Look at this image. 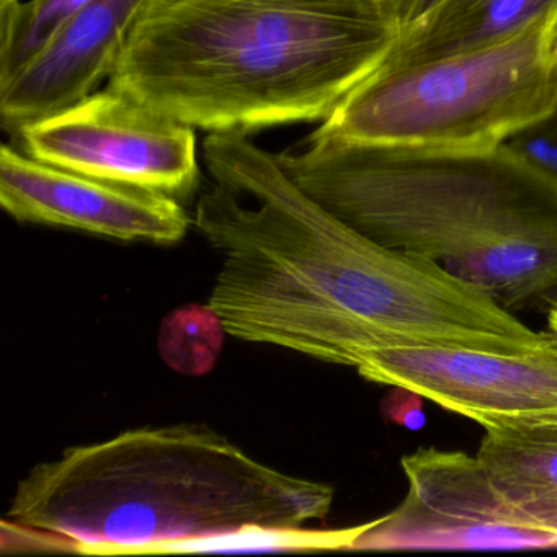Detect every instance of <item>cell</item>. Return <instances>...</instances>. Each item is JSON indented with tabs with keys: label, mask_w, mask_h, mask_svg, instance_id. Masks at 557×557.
<instances>
[{
	"label": "cell",
	"mask_w": 557,
	"mask_h": 557,
	"mask_svg": "<svg viewBox=\"0 0 557 557\" xmlns=\"http://www.w3.org/2000/svg\"><path fill=\"white\" fill-rule=\"evenodd\" d=\"M145 0H90L17 76L0 87L2 126L18 133L86 99L112 74L129 24Z\"/></svg>",
	"instance_id": "cell-10"
},
{
	"label": "cell",
	"mask_w": 557,
	"mask_h": 557,
	"mask_svg": "<svg viewBox=\"0 0 557 557\" xmlns=\"http://www.w3.org/2000/svg\"><path fill=\"white\" fill-rule=\"evenodd\" d=\"M226 334L210 302L182 306L162 321L159 354L171 370L185 376H203L216 364Z\"/></svg>",
	"instance_id": "cell-15"
},
{
	"label": "cell",
	"mask_w": 557,
	"mask_h": 557,
	"mask_svg": "<svg viewBox=\"0 0 557 557\" xmlns=\"http://www.w3.org/2000/svg\"><path fill=\"white\" fill-rule=\"evenodd\" d=\"M423 400L425 397L420 396L416 391L393 386V389L384 396L383 403H381V412L389 422L417 432L426 422Z\"/></svg>",
	"instance_id": "cell-17"
},
{
	"label": "cell",
	"mask_w": 557,
	"mask_h": 557,
	"mask_svg": "<svg viewBox=\"0 0 557 557\" xmlns=\"http://www.w3.org/2000/svg\"><path fill=\"white\" fill-rule=\"evenodd\" d=\"M275 154L335 216L432 260L507 311L557 301V172L507 146L458 151L308 138Z\"/></svg>",
	"instance_id": "cell-3"
},
{
	"label": "cell",
	"mask_w": 557,
	"mask_h": 557,
	"mask_svg": "<svg viewBox=\"0 0 557 557\" xmlns=\"http://www.w3.org/2000/svg\"><path fill=\"white\" fill-rule=\"evenodd\" d=\"M400 466L406 498L368 521L350 550L557 549V534L515 507L478 455L422 448Z\"/></svg>",
	"instance_id": "cell-7"
},
{
	"label": "cell",
	"mask_w": 557,
	"mask_h": 557,
	"mask_svg": "<svg viewBox=\"0 0 557 557\" xmlns=\"http://www.w3.org/2000/svg\"><path fill=\"white\" fill-rule=\"evenodd\" d=\"M367 523L338 530L311 528L247 527L234 533L218 534L195 540L168 541L143 547L136 556H164V554L260 553V550H350Z\"/></svg>",
	"instance_id": "cell-13"
},
{
	"label": "cell",
	"mask_w": 557,
	"mask_h": 557,
	"mask_svg": "<svg viewBox=\"0 0 557 557\" xmlns=\"http://www.w3.org/2000/svg\"><path fill=\"white\" fill-rule=\"evenodd\" d=\"M358 374L416 391L485 432L557 430V334L527 354L403 347L368 351Z\"/></svg>",
	"instance_id": "cell-8"
},
{
	"label": "cell",
	"mask_w": 557,
	"mask_h": 557,
	"mask_svg": "<svg viewBox=\"0 0 557 557\" xmlns=\"http://www.w3.org/2000/svg\"><path fill=\"white\" fill-rule=\"evenodd\" d=\"M37 161L182 201L200 185L195 128L107 87L18 133Z\"/></svg>",
	"instance_id": "cell-6"
},
{
	"label": "cell",
	"mask_w": 557,
	"mask_h": 557,
	"mask_svg": "<svg viewBox=\"0 0 557 557\" xmlns=\"http://www.w3.org/2000/svg\"><path fill=\"white\" fill-rule=\"evenodd\" d=\"M547 331L557 334V301L547 311Z\"/></svg>",
	"instance_id": "cell-19"
},
{
	"label": "cell",
	"mask_w": 557,
	"mask_h": 557,
	"mask_svg": "<svg viewBox=\"0 0 557 557\" xmlns=\"http://www.w3.org/2000/svg\"><path fill=\"white\" fill-rule=\"evenodd\" d=\"M397 38L380 0H145L109 86L208 133L322 123Z\"/></svg>",
	"instance_id": "cell-2"
},
{
	"label": "cell",
	"mask_w": 557,
	"mask_h": 557,
	"mask_svg": "<svg viewBox=\"0 0 557 557\" xmlns=\"http://www.w3.org/2000/svg\"><path fill=\"white\" fill-rule=\"evenodd\" d=\"M334 487L247 455L197 423L141 426L67 448L15 488L9 520L73 537L83 556H136L168 541L322 521Z\"/></svg>",
	"instance_id": "cell-4"
},
{
	"label": "cell",
	"mask_w": 557,
	"mask_h": 557,
	"mask_svg": "<svg viewBox=\"0 0 557 557\" xmlns=\"http://www.w3.org/2000/svg\"><path fill=\"white\" fill-rule=\"evenodd\" d=\"M90 0H0V87L17 76Z\"/></svg>",
	"instance_id": "cell-14"
},
{
	"label": "cell",
	"mask_w": 557,
	"mask_h": 557,
	"mask_svg": "<svg viewBox=\"0 0 557 557\" xmlns=\"http://www.w3.org/2000/svg\"><path fill=\"white\" fill-rule=\"evenodd\" d=\"M557 113V5L500 40L380 70L311 138L478 151Z\"/></svg>",
	"instance_id": "cell-5"
},
{
	"label": "cell",
	"mask_w": 557,
	"mask_h": 557,
	"mask_svg": "<svg viewBox=\"0 0 557 557\" xmlns=\"http://www.w3.org/2000/svg\"><path fill=\"white\" fill-rule=\"evenodd\" d=\"M2 553L79 554V543L44 528L2 520Z\"/></svg>",
	"instance_id": "cell-16"
},
{
	"label": "cell",
	"mask_w": 557,
	"mask_h": 557,
	"mask_svg": "<svg viewBox=\"0 0 557 557\" xmlns=\"http://www.w3.org/2000/svg\"><path fill=\"white\" fill-rule=\"evenodd\" d=\"M478 456L515 507L557 534V430L485 432Z\"/></svg>",
	"instance_id": "cell-12"
},
{
	"label": "cell",
	"mask_w": 557,
	"mask_h": 557,
	"mask_svg": "<svg viewBox=\"0 0 557 557\" xmlns=\"http://www.w3.org/2000/svg\"><path fill=\"white\" fill-rule=\"evenodd\" d=\"M384 11L396 22L399 32L425 17L440 0H380Z\"/></svg>",
	"instance_id": "cell-18"
},
{
	"label": "cell",
	"mask_w": 557,
	"mask_h": 557,
	"mask_svg": "<svg viewBox=\"0 0 557 557\" xmlns=\"http://www.w3.org/2000/svg\"><path fill=\"white\" fill-rule=\"evenodd\" d=\"M0 205L21 223L67 227L125 243L172 246L190 230L181 201L0 149Z\"/></svg>",
	"instance_id": "cell-9"
},
{
	"label": "cell",
	"mask_w": 557,
	"mask_h": 557,
	"mask_svg": "<svg viewBox=\"0 0 557 557\" xmlns=\"http://www.w3.org/2000/svg\"><path fill=\"white\" fill-rule=\"evenodd\" d=\"M195 226L220 253L227 335L357 367L381 348L527 354L546 341L432 260L381 246L306 194L243 133H208Z\"/></svg>",
	"instance_id": "cell-1"
},
{
	"label": "cell",
	"mask_w": 557,
	"mask_h": 557,
	"mask_svg": "<svg viewBox=\"0 0 557 557\" xmlns=\"http://www.w3.org/2000/svg\"><path fill=\"white\" fill-rule=\"evenodd\" d=\"M557 0H440L425 17L399 32L381 70L413 66L508 37L536 21Z\"/></svg>",
	"instance_id": "cell-11"
}]
</instances>
